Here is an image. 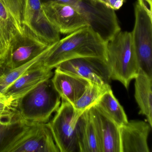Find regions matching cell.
Here are the masks:
<instances>
[{
  "instance_id": "cell-1",
  "label": "cell",
  "mask_w": 152,
  "mask_h": 152,
  "mask_svg": "<svg viewBox=\"0 0 152 152\" xmlns=\"http://www.w3.org/2000/svg\"><path fill=\"white\" fill-rule=\"evenodd\" d=\"M107 44L89 26L80 29L51 44L42 63L53 70L67 60L83 57H97L107 60Z\"/></svg>"
},
{
  "instance_id": "cell-2",
  "label": "cell",
  "mask_w": 152,
  "mask_h": 152,
  "mask_svg": "<svg viewBox=\"0 0 152 152\" xmlns=\"http://www.w3.org/2000/svg\"><path fill=\"white\" fill-rule=\"evenodd\" d=\"M61 99L51 78L15 101L13 110L24 122L47 123L59 108Z\"/></svg>"
},
{
  "instance_id": "cell-3",
  "label": "cell",
  "mask_w": 152,
  "mask_h": 152,
  "mask_svg": "<svg viewBox=\"0 0 152 152\" xmlns=\"http://www.w3.org/2000/svg\"><path fill=\"white\" fill-rule=\"evenodd\" d=\"M107 62L111 79L128 89L140 70L131 32L120 31L107 44Z\"/></svg>"
},
{
  "instance_id": "cell-4",
  "label": "cell",
  "mask_w": 152,
  "mask_h": 152,
  "mask_svg": "<svg viewBox=\"0 0 152 152\" xmlns=\"http://www.w3.org/2000/svg\"><path fill=\"white\" fill-rule=\"evenodd\" d=\"M1 152H60L47 123H24Z\"/></svg>"
},
{
  "instance_id": "cell-5",
  "label": "cell",
  "mask_w": 152,
  "mask_h": 152,
  "mask_svg": "<svg viewBox=\"0 0 152 152\" xmlns=\"http://www.w3.org/2000/svg\"><path fill=\"white\" fill-rule=\"evenodd\" d=\"M72 104L61 99L59 108L47 123L60 152H80L77 121Z\"/></svg>"
},
{
  "instance_id": "cell-6",
  "label": "cell",
  "mask_w": 152,
  "mask_h": 152,
  "mask_svg": "<svg viewBox=\"0 0 152 152\" xmlns=\"http://www.w3.org/2000/svg\"><path fill=\"white\" fill-rule=\"evenodd\" d=\"M131 32L140 69L152 77V14L137 1Z\"/></svg>"
},
{
  "instance_id": "cell-7",
  "label": "cell",
  "mask_w": 152,
  "mask_h": 152,
  "mask_svg": "<svg viewBox=\"0 0 152 152\" xmlns=\"http://www.w3.org/2000/svg\"><path fill=\"white\" fill-rule=\"evenodd\" d=\"M50 45L25 26L23 31L11 41L2 68L11 70L28 63L46 52Z\"/></svg>"
},
{
  "instance_id": "cell-8",
  "label": "cell",
  "mask_w": 152,
  "mask_h": 152,
  "mask_svg": "<svg viewBox=\"0 0 152 152\" xmlns=\"http://www.w3.org/2000/svg\"><path fill=\"white\" fill-rule=\"evenodd\" d=\"M25 0H0V58L7 56L13 38L24 29Z\"/></svg>"
},
{
  "instance_id": "cell-9",
  "label": "cell",
  "mask_w": 152,
  "mask_h": 152,
  "mask_svg": "<svg viewBox=\"0 0 152 152\" xmlns=\"http://www.w3.org/2000/svg\"><path fill=\"white\" fill-rule=\"evenodd\" d=\"M42 6L48 19L60 34H69L89 26L88 18L70 5L51 1Z\"/></svg>"
},
{
  "instance_id": "cell-10",
  "label": "cell",
  "mask_w": 152,
  "mask_h": 152,
  "mask_svg": "<svg viewBox=\"0 0 152 152\" xmlns=\"http://www.w3.org/2000/svg\"><path fill=\"white\" fill-rule=\"evenodd\" d=\"M56 68L90 81L107 84L111 82V73L107 60L100 58L90 57L71 59L61 63Z\"/></svg>"
},
{
  "instance_id": "cell-11",
  "label": "cell",
  "mask_w": 152,
  "mask_h": 152,
  "mask_svg": "<svg viewBox=\"0 0 152 152\" xmlns=\"http://www.w3.org/2000/svg\"><path fill=\"white\" fill-rule=\"evenodd\" d=\"M23 23L37 37L50 45L60 39V34L47 18L40 0H25Z\"/></svg>"
},
{
  "instance_id": "cell-12",
  "label": "cell",
  "mask_w": 152,
  "mask_h": 152,
  "mask_svg": "<svg viewBox=\"0 0 152 152\" xmlns=\"http://www.w3.org/2000/svg\"><path fill=\"white\" fill-rule=\"evenodd\" d=\"M151 128L148 122L134 120L120 126L121 152H149L148 138Z\"/></svg>"
},
{
  "instance_id": "cell-13",
  "label": "cell",
  "mask_w": 152,
  "mask_h": 152,
  "mask_svg": "<svg viewBox=\"0 0 152 152\" xmlns=\"http://www.w3.org/2000/svg\"><path fill=\"white\" fill-rule=\"evenodd\" d=\"M101 152H121L120 127L95 105L89 108Z\"/></svg>"
},
{
  "instance_id": "cell-14",
  "label": "cell",
  "mask_w": 152,
  "mask_h": 152,
  "mask_svg": "<svg viewBox=\"0 0 152 152\" xmlns=\"http://www.w3.org/2000/svg\"><path fill=\"white\" fill-rule=\"evenodd\" d=\"M52 69L48 68L42 61L20 76L10 85L3 93L14 102L30 92L42 83L51 79L54 75Z\"/></svg>"
},
{
  "instance_id": "cell-15",
  "label": "cell",
  "mask_w": 152,
  "mask_h": 152,
  "mask_svg": "<svg viewBox=\"0 0 152 152\" xmlns=\"http://www.w3.org/2000/svg\"><path fill=\"white\" fill-rule=\"evenodd\" d=\"M55 69L51 78L55 89L61 99L73 105L82 96L90 81L71 73Z\"/></svg>"
},
{
  "instance_id": "cell-16",
  "label": "cell",
  "mask_w": 152,
  "mask_h": 152,
  "mask_svg": "<svg viewBox=\"0 0 152 152\" xmlns=\"http://www.w3.org/2000/svg\"><path fill=\"white\" fill-rule=\"evenodd\" d=\"M77 127L80 152H101L89 109L85 110L80 116Z\"/></svg>"
},
{
  "instance_id": "cell-17",
  "label": "cell",
  "mask_w": 152,
  "mask_h": 152,
  "mask_svg": "<svg viewBox=\"0 0 152 152\" xmlns=\"http://www.w3.org/2000/svg\"><path fill=\"white\" fill-rule=\"evenodd\" d=\"M135 98L139 114L145 115L152 127V77L140 69L135 79Z\"/></svg>"
},
{
  "instance_id": "cell-18",
  "label": "cell",
  "mask_w": 152,
  "mask_h": 152,
  "mask_svg": "<svg viewBox=\"0 0 152 152\" xmlns=\"http://www.w3.org/2000/svg\"><path fill=\"white\" fill-rule=\"evenodd\" d=\"M95 105L119 127L129 121L124 108L111 89L102 96Z\"/></svg>"
},
{
  "instance_id": "cell-19",
  "label": "cell",
  "mask_w": 152,
  "mask_h": 152,
  "mask_svg": "<svg viewBox=\"0 0 152 152\" xmlns=\"http://www.w3.org/2000/svg\"><path fill=\"white\" fill-rule=\"evenodd\" d=\"M111 89L109 84L90 81L82 96L73 105L76 116L80 117L85 110L95 105L102 96Z\"/></svg>"
},
{
  "instance_id": "cell-20",
  "label": "cell",
  "mask_w": 152,
  "mask_h": 152,
  "mask_svg": "<svg viewBox=\"0 0 152 152\" xmlns=\"http://www.w3.org/2000/svg\"><path fill=\"white\" fill-rule=\"evenodd\" d=\"M24 123L13 110L0 113V152Z\"/></svg>"
},
{
  "instance_id": "cell-21",
  "label": "cell",
  "mask_w": 152,
  "mask_h": 152,
  "mask_svg": "<svg viewBox=\"0 0 152 152\" xmlns=\"http://www.w3.org/2000/svg\"><path fill=\"white\" fill-rule=\"evenodd\" d=\"M14 102L10 97L0 91V113L12 111Z\"/></svg>"
},
{
  "instance_id": "cell-22",
  "label": "cell",
  "mask_w": 152,
  "mask_h": 152,
  "mask_svg": "<svg viewBox=\"0 0 152 152\" xmlns=\"http://www.w3.org/2000/svg\"><path fill=\"white\" fill-rule=\"evenodd\" d=\"M125 0H108L110 8L114 10L121 7Z\"/></svg>"
},
{
  "instance_id": "cell-23",
  "label": "cell",
  "mask_w": 152,
  "mask_h": 152,
  "mask_svg": "<svg viewBox=\"0 0 152 152\" xmlns=\"http://www.w3.org/2000/svg\"><path fill=\"white\" fill-rule=\"evenodd\" d=\"M152 0H137L138 2L143 6L148 12L152 13Z\"/></svg>"
},
{
  "instance_id": "cell-24",
  "label": "cell",
  "mask_w": 152,
  "mask_h": 152,
  "mask_svg": "<svg viewBox=\"0 0 152 152\" xmlns=\"http://www.w3.org/2000/svg\"><path fill=\"white\" fill-rule=\"evenodd\" d=\"M98 1L99 2H101V3H103V4L105 5L106 6H107L108 7H110V6H109V1L108 0H98Z\"/></svg>"
},
{
  "instance_id": "cell-25",
  "label": "cell",
  "mask_w": 152,
  "mask_h": 152,
  "mask_svg": "<svg viewBox=\"0 0 152 152\" xmlns=\"http://www.w3.org/2000/svg\"><path fill=\"white\" fill-rule=\"evenodd\" d=\"M3 64H4V60L2 58H0V70H1V69H2Z\"/></svg>"
},
{
  "instance_id": "cell-26",
  "label": "cell",
  "mask_w": 152,
  "mask_h": 152,
  "mask_svg": "<svg viewBox=\"0 0 152 152\" xmlns=\"http://www.w3.org/2000/svg\"><path fill=\"white\" fill-rule=\"evenodd\" d=\"M93 1H98V0H93Z\"/></svg>"
}]
</instances>
